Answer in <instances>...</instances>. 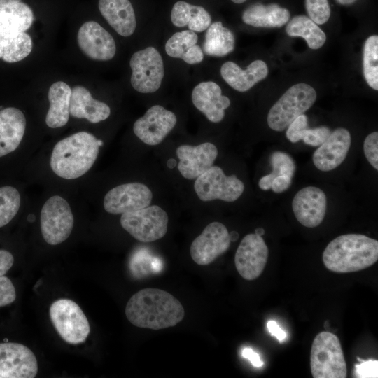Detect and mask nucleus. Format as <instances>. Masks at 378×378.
Instances as JSON below:
<instances>
[{"label":"nucleus","mask_w":378,"mask_h":378,"mask_svg":"<svg viewBox=\"0 0 378 378\" xmlns=\"http://www.w3.org/2000/svg\"><path fill=\"white\" fill-rule=\"evenodd\" d=\"M178 169L187 179L197 178L213 166L218 156L216 146L210 142L197 146L181 145L176 149Z\"/></svg>","instance_id":"obj_18"},{"label":"nucleus","mask_w":378,"mask_h":378,"mask_svg":"<svg viewBox=\"0 0 378 378\" xmlns=\"http://www.w3.org/2000/svg\"><path fill=\"white\" fill-rule=\"evenodd\" d=\"M230 233L220 222H212L191 244L190 253L199 265H207L223 254L230 245Z\"/></svg>","instance_id":"obj_11"},{"label":"nucleus","mask_w":378,"mask_h":378,"mask_svg":"<svg viewBox=\"0 0 378 378\" xmlns=\"http://www.w3.org/2000/svg\"><path fill=\"white\" fill-rule=\"evenodd\" d=\"M267 328L271 335L276 337L280 342H282L286 338V332L279 326L276 321H269L267 322Z\"/></svg>","instance_id":"obj_43"},{"label":"nucleus","mask_w":378,"mask_h":378,"mask_svg":"<svg viewBox=\"0 0 378 378\" xmlns=\"http://www.w3.org/2000/svg\"><path fill=\"white\" fill-rule=\"evenodd\" d=\"M125 315L136 327L157 330L177 325L183 319L185 311L180 301L169 293L144 288L128 300Z\"/></svg>","instance_id":"obj_1"},{"label":"nucleus","mask_w":378,"mask_h":378,"mask_svg":"<svg viewBox=\"0 0 378 378\" xmlns=\"http://www.w3.org/2000/svg\"><path fill=\"white\" fill-rule=\"evenodd\" d=\"M269 250L262 237L255 233L246 234L234 255V264L240 276L248 281L257 279L267 262Z\"/></svg>","instance_id":"obj_12"},{"label":"nucleus","mask_w":378,"mask_h":378,"mask_svg":"<svg viewBox=\"0 0 378 378\" xmlns=\"http://www.w3.org/2000/svg\"><path fill=\"white\" fill-rule=\"evenodd\" d=\"M290 12L276 4H255L242 14L244 23L255 27H281L290 20Z\"/></svg>","instance_id":"obj_25"},{"label":"nucleus","mask_w":378,"mask_h":378,"mask_svg":"<svg viewBox=\"0 0 378 378\" xmlns=\"http://www.w3.org/2000/svg\"><path fill=\"white\" fill-rule=\"evenodd\" d=\"M25 127V116L20 109L8 107L0 110V158L18 147Z\"/></svg>","instance_id":"obj_22"},{"label":"nucleus","mask_w":378,"mask_h":378,"mask_svg":"<svg viewBox=\"0 0 378 378\" xmlns=\"http://www.w3.org/2000/svg\"><path fill=\"white\" fill-rule=\"evenodd\" d=\"M363 74L368 85L378 90V36H370L363 48Z\"/></svg>","instance_id":"obj_35"},{"label":"nucleus","mask_w":378,"mask_h":378,"mask_svg":"<svg viewBox=\"0 0 378 378\" xmlns=\"http://www.w3.org/2000/svg\"><path fill=\"white\" fill-rule=\"evenodd\" d=\"M41 230L50 245L64 241L71 233L74 218L67 201L59 195L50 197L41 211Z\"/></svg>","instance_id":"obj_8"},{"label":"nucleus","mask_w":378,"mask_h":378,"mask_svg":"<svg viewBox=\"0 0 378 378\" xmlns=\"http://www.w3.org/2000/svg\"><path fill=\"white\" fill-rule=\"evenodd\" d=\"M20 206V195L15 188H0V227L7 225L15 216Z\"/></svg>","instance_id":"obj_36"},{"label":"nucleus","mask_w":378,"mask_h":378,"mask_svg":"<svg viewBox=\"0 0 378 378\" xmlns=\"http://www.w3.org/2000/svg\"><path fill=\"white\" fill-rule=\"evenodd\" d=\"M99 150L98 139L93 134L78 132L55 144L50 157V167L61 178H77L92 167Z\"/></svg>","instance_id":"obj_3"},{"label":"nucleus","mask_w":378,"mask_h":378,"mask_svg":"<svg viewBox=\"0 0 378 378\" xmlns=\"http://www.w3.org/2000/svg\"><path fill=\"white\" fill-rule=\"evenodd\" d=\"M69 114L97 123L108 118L111 108L106 103L94 99L85 87L76 85L71 90Z\"/></svg>","instance_id":"obj_23"},{"label":"nucleus","mask_w":378,"mask_h":378,"mask_svg":"<svg viewBox=\"0 0 378 378\" xmlns=\"http://www.w3.org/2000/svg\"><path fill=\"white\" fill-rule=\"evenodd\" d=\"M34 14L24 3L16 2L0 6V34L17 35L31 26Z\"/></svg>","instance_id":"obj_28"},{"label":"nucleus","mask_w":378,"mask_h":378,"mask_svg":"<svg viewBox=\"0 0 378 378\" xmlns=\"http://www.w3.org/2000/svg\"><path fill=\"white\" fill-rule=\"evenodd\" d=\"M272 172L262 176L258 182L260 189L267 190L271 189L273 179L279 176H287L290 178L295 174L296 164L293 158L283 151H274L270 158Z\"/></svg>","instance_id":"obj_34"},{"label":"nucleus","mask_w":378,"mask_h":378,"mask_svg":"<svg viewBox=\"0 0 378 378\" xmlns=\"http://www.w3.org/2000/svg\"><path fill=\"white\" fill-rule=\"evenodd\" d=\"M194 106L212 122H220L225 109L230 105V99L222 94L220 87L213 81H205L196 85L192 92Z\"/></svg>","instance_id":"obj_20"},{"label":"nucleus","mask_w":378,"mask_h":378,"mask_svg":"<svg viewBox=\"0 0 378 378\" xmlns=\"http://www.w3.org/2000/svg\"><path fill=\"white\" fill-rule=\"evenodd\" d=\"M14 262L13 255L8 251L0 250V277L4 276Z\"/></svg>","instance_id":"obj_42"},{"label":"nucleus","mask_w":378,"mask_h":378,"mask_svg":"<svg viewBox=\"0 0 378 378\" xmlns=\"http://www.w3.org/2000/svg\"><path fill=\"white\" fill-rule=\"evenodd\" d=\"M286 31L290 36L303 38L311 49L321 48L326 41V35L312 19L305 15L293 17L288 23Z\"/></svg>","instance_id":"obj_32"},{"label":"nucleus","mask_w":378,"mask_h":378,"mask_svg":"<svg viewBox=\"0 0 378 378\" xmlns=\"http://www.w3.org/2000/svg\"><path fill=\"white\" fill-rule=\"evenodd\" d=\"M255 233L260 236H262L265 234V230L263 228L259 227L255 230Z\"/></svg>","instance_id":"obj_47"},{"label":"nucleus","mask_w":378,"mask_h":378,"mask_svg":"<svg viewBox=\"0 0 378 378\" xmlns=\"http://www.w3.org/2000/svg\"><path fill=\"white\" fill-rule=\"evenodd\" d=\"M337 2L341 5H351L354 4L356 0H336Z\"/></svg>","instance_id":"obj_45"},{"label":"nucleus","mask_w":378,"mask_h":378,"mask_svg":"<svg viewBox=\"0 0 378 378\" xmlns=\"http://www.w3.org/2000/svg\"><path fill=\"white\" fill-rule=\"evenodd\" d=\"M361 361L362 363L355 365L356 377L360 378H377L378 377V361L377 360Z\"/></svg>","instance_id":"obj_40"},{"label":"nucleus","mask_w":378,"mask_h":378,"mask_svg":"<svg viewBox=\"0 0 378 378\" xmlns=\"http://www.w3.org/2000/svg\"><path fill=\"white\" fill-rule=\"evenodd\" d=\"M16 298V292L12 281L6 276L0 277V307L11 304Z\"/></svg>","instance_id":"obj_39"},{"label":"nucleus","mask_w":378,"mask_h":378,"mask_svg":"<svg viewBox=\"0 0 378 378\" xmlns=\"http://www.w3.org/2000/svg\"><path fill=\"white\" fill-rule=\"evenodd\" d=\"M220 74L233 89L246 92L267 77L268 68L266 63L260 59L253 61L246 69H241L234 62H226L221 66Z\"/></svg>","instance_id":"obj_21"},{"label":"nucleus","mask_w":378,"mask_h":378,"mask_svg":"<svg viewBox=\"0 0 378 378\" xmlns=\"http://www.w3.org/2000/svg\"><path fill=\"white\" fill-rule=\"evenodd\" d=\"M235 38L231 30L215 22L206 29L202 51L212 57H224L234 49Z\"/></svg>","instance_id":"obj_30"},{"label":"nucleus","mask_w":378,"mask_h":378,"mask_svg":"<svg viewBox=\"0 0 378 378\" xmlns=\"http://www.w3.org/2000/svg\"><path fill=\"white\" fill-rule=\"evenodd\" d=\"M378 260V241L361 234H346L332 240L323 253L330 271L351 273L366 269Z\"/></svg>","instance_id":"obj_2"},{"label":"nucleus","mask_w":378,"mask_h":378,"mask_svg":"<svg viewBox=\"0 0 378 378\" xmlns=\"http://www.w3.org/2000/svg\"><path fill=\"white\" fill-rule=\"evenodd\" d=\"M171 20L176 27L187 26L189 30L202 32L211 24V17L202 6L179 1L172 8Z\"/></svg>","instance_id":"obj_29"},{"label":"nucleus","mask_w":378,"mask_h":378,"mask_svg":"<svg viewBox=\"0 0 378 378\" xmlns=\"http://www.w3.org/2000/svg\"><path fill=\"white\" fill-rule=\"evenodd\" d=\"M169 217L158 205L124 213L121 226L134 239L141 242H152L162 238L167 232Z\"/></svg>","instance_id":"obj_7"},{"label":"nucleus","mask_w":378,"mask_h":378,"mask_svg":"<svg viewBox=\"0 0 378 378\" xmlns=\"http://www.w3.org/2000/svg\"><path fill=\"white\" fill-rule=\"evenodd\" d=\"M197 41L198 36L195 31L176 32L166 42L165 51L169 56L182 59L188 64H199L204 59V52L197 45Z\"/></svg>","instance_id":"obj_27"},{"label":"nucleus","mask_w":378,"mask_h":378,"mask_svg":"<svg viewBox=\"0 0 378 378\" xmlns=\"http://www.w3.org/2000/svg\"><path fill=\"white\" fill-rule=\"evenodd\" d=\"M50 318L59 336L67 343L84 342L90 332L87 317L73 300L59 299L50 307Z\"/></svg>","instance_id":"obj_6"},{"label":"nucleus","mask_w":378,"mask_h":378,"mask_svg":"<svg viewBox=\"0 0 378 378\" xmlns=\"http://www.w3.org/2000/svg\"><path fill=\"white\" fill-rule=\"evenodd\" d=\"M310 368L314 378H345L347 368L338 337L321 332L314 338L310 354Z\"/></svg>","instance_id":"obj_4"},{"label":"nucleus","mask_w":378,"mask_h":378,"mask_svg":"<svg viewBox=\"0 0 378 378\" xmlns=\"http://www.w3.org/2000/svg\"><path fill=\"white\" fill-rule=\"evenodd\" d=\"M363 151L368 162L378 169V132H373L368 134L363 143Z\"/></svg>","instance_id":"obj_38"},{"label":"nucleus","mask_w":378,"mask_h":378,"mask_svg":"<svg viewBox=\"0 0 378 378\" xmlns=\"http://www.w3.org/2000/svg\"><path fill=\"white\" fill-rule=\"evenodd\" d=\"M327 199L319 188L307 186L300 190L292 201L296 219L307 227L318 226L326 215Z\"/></svg>","instance_id":"obj_17"},{"label":"nucleus","mask_w":378,"mask_h":378,"mask_svg":"<svg viewBox=\"0 0 378 378\" xmlns=\"http://www.w3.org/2000/svg\"><path fill=\"white\" fill-rule=\"evenodd\" d=\"M316 92L309 85L298 83L291 86L272 106L267 114L268 126L281 132L315 102Z\"/></svg>","instance_id":"obj_5"},{"label":"nucleus","mask_w":378,"mask_h":378,"mask_svg":"<svg viewBox=\"0 0 378 378\" xmlns=\"http://www.w3.org/2000/svg\"><path fill=\"white\" fill-rule=\"evenodd\" d=\"M77 41L80 49L92 59L107 61L115 56L116 46L113 36L97 22L83 24Z\"/></svg>","instance_id":"obj_16"},{"label":"nucleus","mask_w":378,"mask_h":378,"mask_svg":"<svg viewBox=\"0 0 378 378\" xmlns=\"http://www.w3.org/2000/svg\"><path fill=\"white\" fill-rule=\"evenodd\" d=\"M32 50V40L26 32L17 35L0 34V59L14 63L27 57Z\"/></svg>","instance_id":"obj_33"},{"label":"nucleus","mask_w":378,"mask_h":378,"mask_svg":"<svg viewBox=\"0 0 378 378\" xmlns=\"http://www.w3.org/2000/svg\"><path fill=\"white\" fill-rule=\"evenodd\" d=\"M231 1L235 4H242L245 2L246 0H231Z\"/></svg>","instance_id":"obj_48"},{"label":"nucleus","mask_w":378,"mask_h":378,"mask_svg":"<svg viewBox=\"0 0 378 378\" xmlns=\"http://www.w3.org/2000/svg\"><path fill=\"white\" fill-rule=\"evenodd\" d=\"M292 178L287 176L275 177L272 183L271 189L276 193H281L287 190L291 186Z\"/></svg>","instance_id":"obj_41"},{"label":"nucleus","mask_w":378,"mask_h":378,"mask_svg":"<svg viewBox=\"0 0 378 378\" xmlns=\"http://www.w3.org/2000/svg\"><path fill=\"white\" fill-rule=\"evenodd\" d=\"M71 89L63 81L54 83L48 90L50 107L46 122L51 128L64 126L69 118V106Z\"/></svg>","instance_id":"obj_26"},{"label":"nucleus","mask_w":378,"mask_h":378,"mask_svg":"<svg viewBox=\"0 0 378 378\" xmlns=\"http://www.w3.org/2000/svg\"><path fill=\"white\" fill-rule=\"evenodd\" d=\"M21 0H0V6H4L12 3L20 2Z\"/></svg>","instance_id":"obj_46"},{"label":"nucleus","mask_w":378,"mask_h":378,"mask_svg":"<svg viewBox=\"0 0 378 378\" xmlns=\"http://www.w3.org/2000/svg\"><path fill=\"white\" fill-rule=\"evenodd\" d=\"M27 219L29 221L32 222L34 220V216L33 214L29 215Z\"/></svg>","instance_id":"obj_49"},{"label":"nucleus","mask_w":378,"mask_h":378,"mask_svg":"<svg viewBox=\"0 0 378 378\" xmlns=\"http://www.w3.org/2000/svg\"><path fill=\"white\" fill-rule=\"evenodd\" d=\"M153 193L141 183H128L111 189L104 198V208L111 214H122L149 206Z\"/></svg>","instance_id":"obj_13"},{"label":"nucleus","mask_w":378,"mask_h":378,"mask_svg":"<svg viewBox=\"0 0 378 378\" xmlns=\"http://www.w3.org/2000/svg\"><path fill=\"white\" fill-rule=\"evenodd\" d=\"M351 144V136L346 129L339 127L335 130L314 151V164L323 172L337 168L346 158Z\"/></svg>","instance_id":"obj_19"},{"label":"nucleus","mask_w":378,"mask_h":378,"mask_svg":"<svg viewBox=\"0 0 378 378\" xmlns=\"http://www.w3.org/2000/svg\"><path fill=\"white\" fill-rule=\"evenodd\" d=\"M131 84L141 93H153L161 86L164 75V64L160 52L148 47L134 52L130 61Z\"/></svg>","instance_id":"obj_10"},{"label":"nucleus","mask_w":378,"mask_h":378,"mask_svg":"<svg viewBox=\"0 0 378 378\" xmlns=\"http://www.w3.org/2000/svg\"><path fill=\"white\" fill-rule=\"evenodd\" d=\"M306 9L309 18L318 24L326 23L330 16L328 0H306Z\"/></svg>","instance_id":"obj_37"},{"label":"nucleus","mask_w":378,"mask_h":378,"mask_svg":"<svg viewBox=\"0 0 378 378\" xmlns=\"http://www.w3.org/2000/svg\"><path fill=\"white\" fill-rule=\"evenodd\" d=\"M38 372L34 354L15 342L0 343V377L34 378Z\"/></svg>","instance_id":"obj_14"},{"label":"nucleus","mask_w":378,"mask_h":378,"mask_svg":"<svg viewBox=\"0 0 378 378\" xmlns=\"http://www.w3.org/2000/svg\"><path fill=\"white\" fill-rule=\"evenodd\" d=\"M330 134V130L326 126L308 128L307 117L304 114H301L288 126L286 136L292 143L303 140L307 145L319 146Z\"/></svg>","instance_id":"obj_31"},{"label":"nucleus","mask_w":378,"mask_h":378,"mask_svg":"<svg viewBox=\"0 0 378 378\" xmlns=\"http://www.w3.org/2000/svg\"><path fill=\"white\" fill-rule=\"evenodd\" d=\"M244 188V183L237 176H226L218 166H212L200 175L194 183L197 195L204 202L214 200L234 202L242 195Z\"/></svg>","instance_id":"obj_9"},{"label":"nucleus","mask_w":378,"mask_h":378,"mask_svg":"<svg viewBox=\"0 0 378 378\" xmlns=\"http://www.w3.org/2000/svg\"><path fill=\"white\" fill-rule=\"evenodd\" d=\"M98 6L102 16L118 34L125 37L133 34L136 22L129 0H99Z\"/></svg>","instance_id":"obj_24"},{"label":"nucleus","mask_w":378,"mask_h":378,"mask_svg":"<svg viewBox=\"0 0 378 378\" xmlns=\"http://www.w3.org/2000/svg\"><path fill=\"white\" fill-rule=\"evenodd\" d=\"M177 122L176 115L160 105H154L137 119L133 126L135 135L150 146L161 143Z\"/></svg>","instance_id":"obj_15"},{"label":"nucleus","mask_w":378,"mask_h":378,"mask_svg":"<svg viewBox=\"0 0 378 378\" xmlns=\"http://www.w3.org/2000/svg\"><path fill=\"white\" fill-rule=\"evenodd\" d=\"M244 358L248 359L255 367L260 368L263 365L259 355L253 351L251 348H244L241 352Z\"/></svg>","instance_id":"obj_44"}]
</instances>
